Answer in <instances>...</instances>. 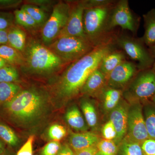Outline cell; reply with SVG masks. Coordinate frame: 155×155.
Returning <instances> with one entry per match:
<instances>
[{
	"instance_id": "obj_4",
	"label": "cell",
	"mask_w": 155,
	"mask_h": 155,
	"mask_svg": "<svg viewBox=\"0 0 155 155\" xmlns=\"http://www.w3.org/2000/svg\"><path fill=\"white\" fill-rule=\"evenodd\" d=\"M26 64L31 72L47 75L60 69L64 61L51 50L37 42H32L26 51Z\"/></svg>"
},
{
	"instance_id": "obj_25",
	"label": "cell",
	"mask_w": 155,
	"mask_h": 155,
	"mask_svg": "<svg viewBox=\"0 0 155 155\" xmlns=\"http://www.w3.org/2000/svg\"><path fill=\"white\" fill-rule=\"evenodd\" d=\"M0 57L7 63L13 65H19L23 62L22 57L18 51L6 45L0 46Z\"/></svg>"
},
{
	"instance_id": "obj_5",
	"label": "cell",
	"mask_w": 155,
	"mask_h": 155,
	"mask_svg": "<svg viewBox=\"0 0 155 155\" xmlns=\"http://www.w3.org/2000/svg\"><path fill=\"white\" fill-rule=\"evenodd\" d=\"M114 45L118 47L133 61L139 71L150 69L155 60L150 54L141 38H136L127 35H115Z\"/></svg>"
},
{
	"instance_id": "obj_13",
	"label": "cell",
	"mask_w": 155,
	"mask_h": 155,
	"mask_svg": "<svg viewBox=\"0 0 155 155\" xmlns=\"http://www.w3.org/2000/svg\"><path fill=\"white\" fill-rule=\"evenodd\" d=\"M128 105L125 101L121 99L118 106L110 112V120L114 124L117 133L114 141L118 145L127 134Z\"/></svg>"
},
{
	"instance_id": "obj_31",
	"label": "cell",
	"mask_w": 155,
	"mask_h": 155,
	"mask_svg": "<svg viewBox=\"0 0 155 155\" xmlns=\"http://www.w3.org/2000/svg\"><path fill=\"white\" fill-rule=\"evenodd\" d=\"M67 133L66 128L62 125L58 124L51 125L48 132L49 138L54 141H59L65 137Z\"/></svg>"
},
{
	"instance_id": "obj_24",
	"label": "cell",
	"mask_w": 155,
	"mask_h": 155,
	"mask_svg": "<svg viewBox=\"0 0 155 155\" xmlns=\"http://www.w3.org/2000/svg\"><path fill=\"white\" fill-rule=\"evenodd\" d=\"M21 90L18 84L14 83H0V103L4 104L10 101Z\"/></svg>"
},
{
	"instance_id": "obj_1",
	"label": "cell",
	"mask_w": 155,
	"mask_h": 155,
	"mask_svg": "<svg viewBox=\"0 0 155 155\" xmlns=\"http://www.w3.org/2000/svg\"><path fill=\"white\" fill-rule=\"evenodd\" d=\"M113 43L99 46L87 54L72 62L63 73L58 87L59 96L69 99L76 96L90 75L97 69L103 58L115 49Z\"/></svg>"
},
{
	"instance_id": "obj_44",
	"label": "cell",
	"mask_w": 155,
	"mask_h": 155,
	"mask_svg": "<svg viewBox=\"0 0 155 155\" xmlns=\"http://www.w3.org/2000/svg\"><path fill=\"white\" fill-rule=\"evenodd\" d=\"M7 62L4 59L0 57V69L6 66Z\"/></svg>"
},
{
	"instance_id": "obj_48",
	"label": "cell",
	"mask_w": 155,
	"mask_h": 155,
	"mask_svg": "<svg viewBox=\"0 0 155 155\" xmlns=\"http://www.w3.org/2000/svg\"><path fill=\"white\" fill-rule=\"evenodd\" d=\"M152 100L153 103L155 105V95H154V96L153 97V98L152 99Z\"/></svg>"
},
{
	"instance_id": "obj_30",
	"label": "cell",
	"mask_w": 155,
	"mask_h": 155,
	"mask_svg": "<svg viewBox=\"0 0 155 155\" xmlns=\"http://www.w3.org/2000/svg\"><path fill=\"white\" fill-rule=\"evenodd\" d=\"M14 14L16 22L19 25L26 28H32L37 25L30 15L22 9L16 10Z\"/></svg>"
},
{
	"instance_id": "obj_47",
	"label": "cell",
	"mask_w": 155,
	"mask_h": 155,
	"mask_svg": "<svg viewBox=\"0 0 155 155\" xmlns=\"http://www.w3.org/2000/svg\"><path fill=\"white\" fill-rule=\"evenodd\" d=\"M152 69L154 73L155 74V61L153 64Z\"/></svg>"
},
{
	"instance_id": "obj_23",
	"label": "cell",
	"mask_w": 155,
	"mask_h": 155,
	"mask_svg": "<svg viewBox=\"0 0 155 155\" xmlns=\"http://www.w3.org/2000/svg\"><path fill=\"white\" fill-rule=\"evenodd\" d=\"M25 41V34L20 28L14 27L8 31V43L10 46L17 51H22L24 50Z\"/></svg>"
},
{
	"instance_id": "obj_10",
	"label": "cell",
	"mask_w": 155,
	"mask_h": 155,
	"mask_svg": "<svg viewBox=\"0 0 155 155\" xmlns=\"http://www.w3.org/2000/svg\"><path fill=\"white\" fill-rule=\"evenodd\" d=\"M134 141L141 143L149 138L146 127L141 103H130L127 113L126 135Z\"/></svg>"
},
{
	"instance_id": "obj_27",
	"label": "cell",
	"mask_w": 155,
	"mask_h": 155,
	"mask_svg": "<svg viewBox=\"0 0 155 155\" xmlns=\"http://www.w3.org/2000/svg\"><path fill=\"white\" fill-rule=\"evenodd\" d=\"M98 153L101 155H117L118 145L114 140L103 139L97 145Z\"/></svg>"
},
{
	"instance_id": "obj_18",
	"label": "cell",
	"mask_w": 155,
	"mask_h": 155,
	"mask_svg": "<svg viewBox=\"0 0 155 155\" xmlns=\"http://www.w3.org/2000/svg\"><path fill=\"white\" fill-rule=\"evenodd\" d=\"M144 33L141 38L144 44L149 48L155 43V9H151L143 15Z\"/></svg>"
},
{
	"instance_id": "obj_19",
	"label": "cell",
	"mask_w": 155,
	"mask_h": 155,
	"mask_svg": "<svg viewBox=\"0 0 155 155\" xmlns=\"http://www.w3.org/2000/svg\"><path fill=\"white\" fill-rule=\"evenodd\" d=\"M65 118L68 125L76 131L85 132L88 129V126L77 106H72L67 110Z\"/></svg>"
},
{
	"instance_id": "obj_41",
	"label": "cell",
	"mask_w": 155,
	"mask_h": 155,
	"mask_svg": "<svg viewBox=\"0 0 155 155\" xmlns=\"http://www.w3.org/2000/svg\"><path fill=\"white\" fill-rule=\"evenodd\" d=\"M11 22L8 18L0 16V30H5L10 26Z\"/></svg>"
},
{
	"instance_id": "obj_16",
	"label": "cell",
	"mask_w": 155,
	"mask_h": 155,
	"mask_svg": "<svg viewBox=\"0 0 155 155\" xmlns=\"http://www.w3.org/2000/svg\"><path fill=\"white\" fill-rule=\"evenodd\" d=\"M126 61V55L121 50H112L108 53L100 64L99 69L106 77L118 65Z\"/></svg>"
},
{
	"instance_id": "obj_29",
	"label": "cell",
	"mask_w": 155,
	"mask_h": 155,
	"mask_svg": "<svg viewBox=\"0 0 155 155\" xmlns=\"http://www.w3.org/2000/svg\"><path fill=\"white\" fill-rule=\"evenodd\" d=\"M18 78L17 70L13 66H6L0 69V83H13Z\"/></svg>"
},
{
	"instance_id": "obj_28",
	"label": "cell",
	"mask_w": 155,
	"mask_h": 155,
	"mask_svg": "<svg viewBox=\"0 0 155 155\" xmlns=\"http://www.w3.org/2000/svg\"><path fill=\"white\" fill-rule=\"evenodd\" d=\"M24 10L31 17L38 25H40L44 22L46 15L43 10L37 6L32 5H25L22 6Z\"/></svg>"
},
{
	"instance_id": "obj_33",
	"label": "cell",
	"mask_w": 155,
	"mask_h": 155,
	"mask_svg": "<svg viewBox=\"0 0 155 155\" xmlns=\"http://www.w3.org/2000/svg\"><path fill=\"white\" fill-rule=\"evenodd\" d=\"M117 1L114 0H87L82 1L84 6L85 9L99 8L112 5L116 2Z\"/></svg>"
},
{
	"instance_id": "obj_38",
	"label": "cell",
	"mask_w": 155,
	"mask_h": 155,
	"mask_svg": "<svg viewBox=\"0 0 155 155\" xmlns=\"http://www.w3.org/2000/svg\"><path fill=\"white\" fill-rule=\"evenodd\" d=\"M22 1L19 0H0V7L11 8L17 6Z\"/></svg>"
},
{
	"instance_id": "obj_9",
	"label": "cell",
	"mask_w": 155,
	"mask_h": 155,
	"mask_svg": "<svg viewBox=\"0 0 155 155\" xmlns=\"http://www.w3.org/2000/svg\"><path fill=\"white\" fill-rule=\"evenodd\" d=\"M70 8L71 5L64 2H59L54 6L42 31V38L44 42L49 43L59 36L67 24Z\"/></svg>"
},
{
	"instance_id": "obj_11",
	"label": "cell",
	"mask_w": 155,
	"mask_h": 155,
	"mask_svg": "<svg viewBox=\"0 0 155 155\" xmlns=\"http://www.w3.org/2000/svg\"><path fill=\"white\" fill-rule=\"evenodd\" d=\"M139 71L135 63L126 60L123 61L108 75L107 85L123 91Z\"/></svg>"
},
{
	"instance_id": "obj_7",
	"label": "cell",
	"mask_w": 155,
	"mask_h": 155,
	"mask_svg": "<svg viewBox=\"0 0 155 155\" xmlns=\"http://www.w3.org/2000/svg\"><path fill=\"white\" fill-rule=\"evenodd\" d=\"M155 95V74L152 68L139 71L123 91L129 103H145Z\"/></svg>"
},
{
	"instance_id": "obj_14",
	"label": "cell",
	"mask_w": 155,
	"mask_h": 155,
	"mask_svg": "<svg viewBox=\"0 0 155 155\" xmlns=\"http://www.w3.org/2000/svg\"><path fill=\"white\" fill-rule=\"evenodd\" d=\"M107 85V78L99 68L90 75L81 92L87 95L98 96Z\"/></svg>"
},
{
	"instance_id": "obj_2",
	"label": "cell",
	"mask_w": 155,
	"mask_h": 155,
	"mask_svg": "<svg viewBox=\"0 0 155 155\" xmlns=\"http://www.w3.org/2000/svg\"><path fill=\"white\" fill-rule=\"evenodd\" d=\"M48 96L37 88L20 91L13 99L2 104L4 114L12 122L20 125H31L45 114Z\"/></svg>"
},
{
	"instance_id": "obj_35",
	"label": "cell",
	"mask_w": 155,
	"mask_h": 155,
	"mask_svg": "<svg viewBox=\"0 0 155 155\" xmlns=\"http://www.w3.org/2000/svg\"><path fill=\"white\" fill-rule=\"evenodd\" d=\"M143 155H155V139L149 138L141 143Z\"/></svg>"
},
{
	"instance_id": "obj_39",
	"label": "cell",
	"mask_w": 155,
	"mask_h": 155,
	"mask_svg": "<svg viewBox=\"0 0 155 155\" xmlns=\"http://www.w3.org/2000/svg\"><path fill=\"white\" fill-rule=\"evenodd\" d=\"M57 155H75L74 151L71 147L67 144L61 146V149Z\"/></svg>"
},
{
	"instance_id": "obj_6",
	"label": "cell",
	"mask_w": 155,
	"mask_h": 155,
	"mask_svg": "<svg viewBox=\"0 0 155 155\" xmlns=\"http://www.w3.org/2000/svg\"><path fill=\"white\" fill-rule=\"evenodd\" d=\"M95 47L87 39L61 35L51 45V51L64 62H73L93 51Z\"/></svg>"
},
{
	"instance_id": "obj_26",
	"label": "cell",
	"mask_w": 155,
	"mask_h": 155,
	"mask_svg": "<svg viewBox=\"0 0 155 155\" xmlns=\"http://www.w3.org/2000/svg\"><path fill=\"white\" fill-rule=\"evenodd\" d=\"M0 138L10 146L15 147L19 140L15 132L6 124L0 122Z\"/></svg>"
},
{
	"instance_id": "obj_17",
	"label": "cell",
	"mask_w": 155,
	"mask_h": 155,
	"mask_svg": "<svg viewBox=\"0 0 155 155\" xmlns=\"http://www.w3.org/2000/svg\"><path fill=\"white\" fill-rule=\"evenodd\" d=\"M123 96V91L107 85L98 97L102 99L104 110L110 112L118 106Z\"/></svg>"
},
{
	"instance_id": "obj_46",
	"label": "cell",
	"mask_w": 155,
	"mask_h": 155,
	"mask_svg": "<svg viewBox=\"0 0 155 155\" xmlns=\"http://www.w3.org/2000/svg\"><path fill=\"white\" fill-rule=\"evenodd\" d=\"M0 155H14L12 153L6 150H5V151L3 153H2Z\"/></svg>"
},
{
	"instance_id": "obj_43",
	"label": "cell",
	"mask_w": 155,
	"mask_h": 155,
	"mask_svg": "<svg viewBox=\"0 0 155 155\" xmlns=\"http://www.w3.org/2000/svg\"><path fill=\"white\" fill-rule=\"evenodd\" d=\"M150 54L152 56L153 58L155 60V43L151 46L148 48Z\"/></svg>"
},
{
	"instance_id": "obj_40",
	"label": "cell",
	"mask_w": 155,
	"mask_h": 155,
	"mask_svg": "<svg viewBox=\"0 0 155 155\" xmlns=\"http://www.w3.org/2000/svg\"><path fill=\"white\" fill-rule=\"evenodd\" d=\"M8 43V31L5 30H0V45H5Z\"/></svg>"
},
{
	"instance_id": "obj_32",
	"label": "cell",
	"mask_w": 155,
	"mask_h": 155,
	"mask_svg": "<svg viewBox=\"0 0 155 155\" xmlns=\"http://www.w3.org/2000/svg\"><path fill=\"white\" fill-rule=\"evenodd\" d=\"M102 134L104 139L107 140H115L117 136L116 129L112 122L110 120L103 126Z\"/></svg>"
},
{
	"instance_id": "obj_20",
	"label": "cell",
	"mask_w": 155,
	"mask_h": 155,
	"mask_svg": "<svg viewBox=\"0 0 155 155\" xmlns=\"http://www.w3.org/2000/svg\"><path fill=\"white\" fill-rule=\"evenodd\" d=\"M143 108L146 127L149 138L155 139V105L149 101Z\"/></svg>"
},
{
	"instance_id": "obj_37",
	"label": "cell",
	"mask_w": 155,
	"mask_h": 155,
	"mask_svg": "<svg viewBox=\"0 0 155 155\" xmlns=\"http://www.w3.org/2000/svg\"><path fill=\"white\" fill-rule=\"evenodd\" d=\"M74 153L75 155H96L98 150L96 145Z\"/></svg>"
},
{
	"instance_id": "obj_12",
	"label": "cell",
	"mask_w": 155,
	"mask_h": 155,
	"mask_svg": "<svg viewBox=\"0 0 155 155\" xmlns=\"http://www.w3.org/2000/svg\"><path fill=\"white\" fill-rule=\"evenodd\" d=\"M85 9L82 1L71 6L68 21L59 36L66 35L87 39L84 29L83 16Z\"/></svg>"
},
{
	"instance_id": "obj_36",
	"label": "cell",
	"mask_w": 155,
	"mask_h": 155,
	"mask_svg": "<svg viewBox=\"0 0 155 155\" xmlns=\"http://www.w3.org/2000/svg\"><path fill=\"white\" fill-rule=\"evenodd\" d=\"M34 136H31L28 140L17 152V155H33Z\"/></svg>"
},
{
	"instance_id": "obj_49",
	"label": "cell",
	"mask_w": 155,
	"mask_h": 155,
	"mask_svg": "<svg viewBox=\"0 0 155 155\" xmlns=\"http://www.w3.org/2000/svg\"><path fill=\"white\" fill-rule=\"evenodd\" d=\"M96 155H101L99 153H97V154Z\"/></svg>"
},
{
	"instance_id": "obj_22",
	"label": "cell",
	"mask_w": 155,
	"mask_h": 155,
	"mask_svg": "<svg viewBox=\"0 0 155 155\" xmlns=\"http://www.w3.org/2000/svg\"><path fill=\"white\" fill-rule=\"evenodd\" d=\"M81 108L88 127L92 128L96 127L98 123V116L93 103L90 100L84 99L81 101Z\"/></svg>"
},
{
	"instance_id": "obj_42",
	"label": "cell",
	"mask_w": 155,
	"mask_h": 155,
	"mask_svg": "<svg viewBox=\"0 0 155 155\" xmlns=\"http://www.w3.org/2000/svg\"><path fill=\"white\" fill-rule=\"evenodd\" d=\"M28 2L32 4V5H37V6L46 7V6H49L52 2L48 0H33L30 1Z\"/></svg>"
},
{
	"instance_id": "obj_15",
	"label": "cell",
	"mask_w": 155,
	"mask_h": 155,
	"mask_svg": "<svg viewBox=\"0 0 155 155\" xmlns=\"http://www.w3.org/2000/svg\"><path fill=\"white\" fill-rule=\"evenodd\" d=\"M98 136L92 132L72 134L69 137V145L74 152L96 145L99 141Z\"/></svg>"
},
{
	"instance_id": "obj_34",
	"label": "cell",
	"mask_w": 155,
	"mask_h": 155,
	"mask_svg": "<svg viewBox=\"0 0 155 155\" xmlns=\"http://www.w3.org/2000/svg\"><path fill=\"white\" fill-rule=\"evenodd\" d=\"M61 145L59 141H52L46 145L42 150L41 155H57Z\"/></svg>"
},
{
	"instance_id": "obj_45",
	"label": "cell",
	"mask_w": 155,
	"mask_h": 155,
	"mask_svg": "<svg viewBox=\"0 0 155 155\" xmlns=\"http://www.w3.org/2000/svg\"><path fill=\"white\" fill-rule=\"evenodd\" d=\"M5 150V145L0 140V154L4 152Z\"/></svg>"
},
{
	"instance_id": "obj_21",
	"label": "cell",
	"mask_w": 155,
	"mask_h": 155,
	"mask_svg": "<svg viewBox=\"0 0 155 155\" xmlns=\"http://www.w3.org/2000/svg\"><path fill=\"white\" fill-rule=\"evenodd\" d=\"M117 155H143L141 144L127 136L118 144Z\"/></svg>"
},
{
	"instance_id": "obj_3",
	"label": "cell",
	"mask_w": 155,
	"mask_h": 155,
	"mask_svg": "<svg viewBox=\"0 0 155 155\" xmlns=\"http://www.w3.org/2000/svg\"><path fill=\"white\" fill-rule=\"evenodd\" d=\"M116 3L84 10L83 16L84 33L86 38L95 47L113 43L115 35L109 30L108 24L111 11Z\"/></svg>"
},
{
	"instance_id": "obj_8",
	"label": "cell",
	"mask_w": 155,
	"mask_h": 155,
	"mask_svg": "<svg viewBox=\"0 0 155 155\" xmlns=\"http://www.w3.org/2000/svg\"><path fill=\"white\" fill-rule=\"evenodd\" d=\"M139 20L130 10L128 1L119 0L117 1L111 11L108 27L109 30L113 32L114 28L119 26L134 35L138 30Z\"/></svg>"
}]
</instances>
